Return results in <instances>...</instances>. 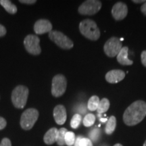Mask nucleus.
Here are the masks:
<instances>
[{"instance_id":"obj_33","label":"nucleus","mask_w":146,"mask_h":146,"mask_svg":"<svg viewBox=\"0 0 146 146\" xmlns=\"http://www.w3.org/2000/svg\"><path fill=\"white\" fill-rule=\"evenodd\" d=\"M133 3H145V0H133Z\"/></svg>"},{"instance_id":"obj_19","label":"nucleus","mask_w":146,"mask_h":146,"mask_svg":"<svg viewBox=\"0 0 146 146\" xmlns=\"http://www.w3.org/2000/svg\"><path fill=\"white\" fill-rule=\"evenodd\" d=\"M110 101L107 98H103V99L100 100L99 106H98V109H97L98 114H101L107 112L110 108Z\"/></svg>"},{"instance_id":"obj_15","label":"nucleus","mask_w":146,"mask_h":146,"mask_svg":"<svg viewBox=\"0 0 146 146\" xmlns=\"http://www.w3.org/2000/svg\"><path fill=\"white\" fill-rule=\"evenodd\" d=\"M58 130L56 128H51L48 130L43 137V141L47 145H52L56 142Z\"/></svg>"},{"instance_id":"obj_4","label":"nucleus","mask_w":146,"mask_h":146,"mask_svg":"<svg viewBox=\"0 0 146 146\" xmlns=\"http://www.w3.org/2000/svg\"><path fill=\"white\" fill-rule=\"evenodd\" d=\"M39 118V112L35 108H29L26 110L21 115V127L24 130L31 129Z\"/></svg>"},{"instance_id":"obj_32","label":"nucleus","mask_w":146,"mask_h":146,"mask_svg":"<svg viewBox=\"0 0 146 146\" xmlns=\"http://www.w3.org/2000/svg\"><path fill=\"white\" fill-rule=\"evenodd\" d=\"M83 137L81 136H78L77 137V138L75 139V142H74V146H80V140H81V139Z\"/></svg>"},{"instance_id":"obj_14","label":"nucleus","mask_w":146,"mask_h":146,"mask_svg":"<svg viewBox=\"0 0 146 146\" xmlns=\"http://www.w3.org/2000/svg\"><path fill=\"white\" fill-rule=\"evenodd\" d=\"M128 53H129V47H123L116 56L118 63L123 66H130L133 64V60H131L128 58Z\"/></svg>"},{"instance_id":"obj_31","label":"nucleus","mask_w":146,"mask_h":146,"mask_svg":"<svg viewBox=\"0 0 146 146\" xmlns=\"http://www.w3.org/2000/svg\"><path fill=\"white\" fill-rule=\"evenodd\" d=\"M140 9H141V12L142 13H143L145 16H146V1L141 5V8Z\"/></svg>"},{"instance_id":"obj_34","label":"nucleus","mask_w":146,"mask_h":146,"mask_svg":"<svg viewBox=\"0 0 146 146\" xmlns=\"http://www.w3.org/2000/svg\"><path fill=\"white\" fill-rule=\"evenodd\" d=\"M114 146H123V145L120 143H116V144H115Z\"/></svg>"},{"instance_id":"obj_35","label":"nucleus","mask_w":146,"mask_h":146,"mask_svg":"<svg viewBox=\"0 0 146 146\" xmlns=\"http://www.w3.org/2000/svg\"><path fill=\"white\" fill-rule=\"evenodd\" d=\"M143 146H146V140H145V141L144 142V143H143Z\"/></svg>"},{"instance_id":"obj_22","label":"nucleus","mask_w":146,"mask_h":146,"mask_svg":"<svg viewBox=\"0 0 146 146\" xmlns=\"http://www.w3.org/2000/svg\"><path fill=\"white\" fill-rule=\"evenodd\" d=\"M75 135L72 131H68L65 135V143L68 146L74 145L75 142Z\"/></svg>"},{"instance_id":"obj_30","label":"nucleus","mask_w":146,"mask_h":146,"mask_svg":"<svg viewBox=\"0 0 146 146\" xmlns=\"http://www.w3.org/2000/svg\"><path fill=\"white\" fill-rule=\"evenodd\" d=\"M6 34V29L3 25H0V36H4Z\"/></svg>"},{"instance_id":"obj_24","label":"nucleus","mask_w":146,"mask_h":146,"mask_svg":"<svg viewBox=\"0 0 146 146\" xmlns=\"http://www.w3.org/2000/svg\"><path fill=\"white\" fill-rule=\"evenodd\" d=\"M100 133H101V131H100L99 128L96 127L94 129H92L89 134V138L91 139V141L94 142H96L98 141L100 136Z\"/></svg>"},{"instance_id":"obj_16","label":"nucleus","mask_w":146,"mask_h":146,"mask_svg":"<svg viewBox=\"0 0 146 146\" xmlns=\"http://www.w3.org/2000/svg\"><path fill=\"white\" fill-rule=\"evenodd\" d=\"M116 127V118L115 116H110L108 120V122L106 125L105 132L107 135H111L114 133Z\"/></svg>"},{"instance_id":"obj_5","label":"nucleus","mask_w":146,"mask_h":146,"mask_svg":"<svg viewBox=\"0 0 146 146\" xmlns=\"http://www.w3.org/2000/svg\"><path fill=\"white\" fill-rule=\"evenodd\" d=\"M49 37L58 46L64 50H70L74 46V43L70 38L58 31H52L49 33Z\"/></svg>"},{"instance_id":"obj_6","label":"nucleus","mask_w":146,"mask_h":146,"mask_svg":"<svg viewBox=\"0 0 146 146\" xmlns=\"http://www.w3.org/2000/svg\"><path fill=\"white\" fill-rule=\"evenodd\" d=\"M67 81L63 74H56L53 78L52 84V94L53 96L58 98L62 96L66 90Z\"/></svg>"},{"instance_id":"obj_10","label":"nucleus","mask_w":146,"mask_h":146,"mask_svg":"<svg viewBox=\"0 0 146 146\" xmlns=\"http://www.w3.org/2000/svg\"><path fill=\"white\" fill-rule=\"evenodd\" d=\"M128 14V7L126 3L117 2L113 5L112 15L116 21H122L126 18Z\"/></svg>"},{"instance_id":"obj_26","label":"nucleus","mask_w":146,"mask_h":146,"mask_svg":"<svg viewBox=\"0 0 146 146\" xmlns=\"http://www.w3.org/2000/svg\"><path fill=\"white\" fill-rule=\"evenodd\" d=\"M0 146H12V143H11V141L8 138L5 137L1 140Z\"/></svg>"},{"instance_id":"obj_1","label":"nucleus","mask_w":146,"mask_h":146,"mask_svg":"<svg viewBox=\"0 0 146 146\" xmlns=\"http://www.w3.org/2000/svg\"><path fill=\"white\" fill-rule=\"evenodd\" d=\"M146 116V102L137 100L126 109L123 114V121L127 126H135L141 123Z\"/></svg>"},{"instance_id":"obj_28","label":"nucleus","mask_w":146,"mask_h":146,"mask_svg":"<svg viewBox=\"0 0 146 146\" xmlns=\"http://www.w3.org/2000/svg\"><path fill=\"white\" fill-rule=\"evenodd\" d=\"M6 125L7 122L6 120H5V118L0 116V130H2V129H4V128L6 127Z\"/></svg>"},{"instance_id":"obj_25","label":"nucleus","mask_w":146,"mask_h":146,"mask_svg":"<svg viewBox=\"0 0 146 146\" xmlns=\"http://www.w3.org/2000/svg\"><path fill=\"white\" fill-rule=\"evenodd\" d=\"M80 146H94L90 139L82 137L80 140Z\"/></svg>"},{"instance_id":"obj_20","label":"nucleus","mask_w":146,"mask_h":146,"mask_svg":"<svg viewBox=\"0 0 146 146\" xmlns=\"http://www.w3.org/2000/svg\"><path fill=\"white\" fill-rule=\"evenodd\" d=\"M67 132H68V131L65 128H61L58 130L57 138H56V143L59 146H64L66 144L65 135Z\"/></svg>"},{"instance_id":"obj_13","label":"nucleus","mask_w":146,"mask_h":146,"mask_svg":"<svg viewBox=\"0 0 146 146\" xmlns=\"http://www.w3.org/2000/svg\"><path fill=\"white\" fill-rule=\"evenodd\" d=\"M125 77V73L121 70H112L106 74V80L109 83L115 84L123 81Z\"/></svg>"},{"instance_id":"obj_18","label":"nucleus","mask_w":146,"mask_h":146,"mask_svg":"<svg viewBox=\"0 0 146 146\" xmlns=\"http://www.w3.org/2000/svg\"><path fill=\"white\" fill-rule=\"evenodd\" d=\"M100 98L97 96H93L91 97L87 103V108L90 111H96L98 109L100 104Z\"/></svg>"},{"instance_id":"obj_8","label":"nucleus","mask_w":146,"mask_h":146,"mask_svg":"<svg viewBox=\"0 0 146 146\" xmlns=\"http://www.w3.org/2000/svg\"><path fill=\"white\" fill-rule=\"evenodd\" d=\"M102 3L98 0H87L80 5L78 9L81 15H94L102 8Z\"/></svg>"},{"instance_id":"obj_23","label":"nucleus","mask_w":146,"mask_h":146,"mask_svg":"<svg viewBox=\"0 0 146 146\" xmlns=\"http://www.w3.org/2000/svg\"><path fill=\"white\" fill-rule=\"evenodd\" d=\"M82 116L79 114H76L72 116L70 121V127L72 129H77L81 123Z\"/></svg>"},{"instance_id":"obj_11","label":"nucleus","mask_w":146,"mask_h":146,"mask_svg":"<svg viewBox=\"0 0 146 146\" xmlns=\"http://www.w3.org/2000/svg\"><path fill=\"white\" fill-rule=\"evenodd\" d=\"M52 30V25L45 19H40L35 23L34 31L36 35H42L50 33Z\"/></svg>"},{"instance_id":"obj_2","label":"nucleus","mask_w":146,"mask_h":146,"mask_svg":"<svg viewBox=\"0 0 146 146\" xmlns=\"http://www.w3.org/2000/svg\"><path fill=\"white\" fill-rule=\"evenodd\" d=\"M79 31L87 39L97 41L100 37V31L96 23L91 19H85L79 24Z\"/></svg>"},{"instance_id":"obj_12","label":"nucleus","mask_w":146,"mask_h":146,"mask_svg":"<svg viewBox=\"0 0 146 146\" xmlns=\"http://www.w3.org/2000/svg\"><path fill=\"white\" fill-rule=\"evenodd\" d=\"M53 115L56 123L59 125H62L65 123L67 118L66 110L63 105H58L54 108Z\"/></svg>"},{"instance_id":"obj_9","label":"nucleus","mask_w":146,"mask_h":146,"mask_svg":"<svg viewBox=\"0 0 146 146\" xmlns=\"http://www.w3.org/2000/svg\"><path fill=\"white\" fill-rule=\"evenodd\" d=\"M39 43V38L34 35H29L24 40V45H25V49L29 54L35 55V56L39 55L41 52Z\"/></svg>"},{"instance_id":"obj_21","label":"nucleus","mask_w":146,"mask_h":146,"mask_svg":"<svg viewBox=\"0 0 146 146\" xmlns=\"http://www.w3.org/2000/svg\"><path fill=\"white\" fill-rule=\"evenodd\" d=\"M96 116L93 114H87L83 119V125L86 127H90L95 123Z\"/></svg>"},{"instance_id":"obj_3","label":"nucleus","mask_w":146,"mask_h":146,"mask_svg":"<svg viewBox=\"0 0 146 146\" xmlns=\"http://www.w3.org/2000/svg\"><path fill=\"white\" fill-rule=\"evenodd\" d=\"M29 94V89L24 85H18L12 93V102L14 107L23 109L26 105Z\"/></svg>"},{"instance_id":"obj_17","label":"nucleus","mask_w":146,"mask_h":146,"mask_svg":"<svg viewBox=\"0 0 146 146\" xmlns=\"http://www.w3.org/2000/svg\"><path fill=\"white\" fill-rule=\"evenodd\" d=\"M0 4L3 7L8 13L11 14H14L17 12V7L13 4L9 0H1L0 1Z\"/></svg>"},{"instance_id":"obj_27","label":"nucleus","mask_w":146,"mask_h":146,"mask_svg":"<svg viewBox=\"0 0 146 146\" xmlns=\"http://www.w3.org/2000/svg\"><path fill=\"white\" fill-rule=\"evenodd\" d=\"M141 63L144 66L146 67V50L143 51L141 54Z\"/></svg>"},{"instance_id":"obj_7","label":"nucleus","mask_w":146,"mask_h":146,"mask_svg":"<svg viewBox=\"0 0 146 146\" xmlns=\"http://www.w3.org/2000/svg\"><path fill=\"white\" fill-rule=\"evenodd\" d=\"M123 48V44L119 38L112 36L106 42L104 50L107 56L110 58H114L117 56L118 53Z\"/></svg>"},{"instance_id":"obj_29","label":"nucleus","mask_w":146,"mask_h":146,"mask_svg":"<svg viewBox=\"0 0 146 146\" xmlns=\"http://www.w3.org/2000/svg\"><path fill=\"white\" fill-rule=\"evenodd\" d=\"M20 3H26V4H34L36 2V0H20Z\"/></svg>"}]
</instances>
